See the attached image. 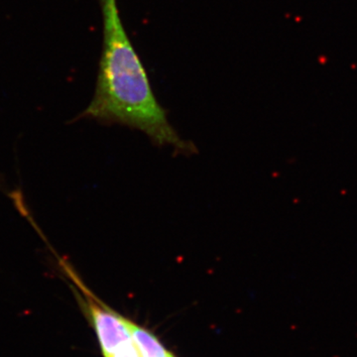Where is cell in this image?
<instances>
[{
    "mask_svg": "<svg viewBox=\"0 0 357 357\" xmlns=\"http://www.w3.org/2000/svg\"><path fill=\"white\" fill-rule=\"evenodd\" d=\"M102 16V49L95 96L79 115L102 123L138 129L158 146L181 154L197 148L171 126L166 109L155 96L147 70L122 22L117 0H98Z\"/></svg>",
    "mask_w": 357,
    "mask_h": 357,
    "instance_id": "obj_1",
    "label": "cell"
},
{
    "mask_svg": "<svg viewBox=\"0 0 357 357\" xmlns=\"http://www.w3.org/2000/svg\"><path fill=\"white\" fill-rule=\"evenodd\" d=\"M56 256L61 271L72 282L70 289L95 330L103 357L109 356L119 347L131 340L129 319L121 316L98 299L84 283L73 265L65 258Z\"/></svg>",
    "mask_w": 357,
    "mask_h": 357,
    "instance_id": "obj_2",
    "label": "cell"
},
{
    "mask_svg": "<svg viewBox=\"0 0 357 357\" xmlns=\"http://www.w3.org/2000/svg\"><path fill=\"white\" fill-rule=\"evenodd\" d=\"M131 340L135 344L141 357H173L170 351H167L158 338L146 328L135 325L129 321Z\"/></svg>",
    "mask_w": 357,
    "mask_h": 357,
    "instance_id": "obj_3",
    "label": "cell"
},
{
    "mask_svg": "<svg viewBox=\"0 0 357 357\" xmlns=\"http://www.w3.org/2000/svg\"><path fill=\"white\" fill-rule=\"evenodd\" d=\"M107 357H141V356L132 340H130L119 347L114 354Z\"/></svg>",
    "mask_w": 357,
    "mask_h": 357,
    "instance_id": "obj_4",
    "label": "cell"
},
{
    "mask_svg": "<svg viewBox=\"0 0 357 357\" xmlns=\"http://www.w3.org/2000/svg\"><path fill=\"white\" fill-rule=\"evenodd\" d=\"M173 357H175V356H173Z\"/></svg>",
    "mask_w": 357,
    "mask_h": 357,
    "instance_id": "obj_5",
    "label": "cell"
}]
</instances>
